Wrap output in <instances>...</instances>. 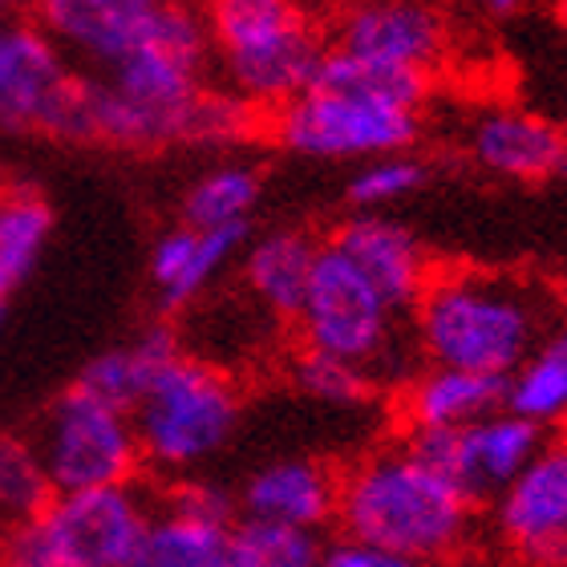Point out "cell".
<instances>
[{"label":"cell","mask_w":567,"mask_h":567,"mask_svg":"<svg viewBox=\"0 0 567 567\" xmlns=\"http://www.w3.org/2000/svg\"><path fill=\"white\" fill-rule=\"evenodd\" d=\"M248 227H227V231H199V227L175 224L154 239L151 248V288L163 300V308H183L195 296L212 288V280L244 251Z\"/></svg>","instance_id":"obj_18"},{"label":"cell","mask_w":567,"mask_h":567,"mask_svg":"<svg viewBox=\"0 0 567 567\" xmlns=\"http://www.w3.org/2000/svg\"><path fill=\"white\" fill-rule=\"evenodd\" d=\"M495 532L527 567H567V442H544L532 466L491 503Z\"/></svg>","instance_id":"obj_12"},{"label":"cell","mask_w":567,"mask_h":567,"mask_svg":"<svg viewBox=\"0 0 567 567\" xmlns=\"http://www.w3.org/2000/svg\"><path fill=\"white\" fill-rule=\"evenodd\" d=\"M212 61L244 106L280 110L317 78L324 37L305 9L284 0H224L207 12Z\"/></svg>","instance_id":"obj_3"},{"label":"cell","mask_w":567,"mask_h":567,"mask_svg":"<svg viewBox=\"0 0 567 567\" xmlns=\"http://www.w3.org/2000/svg\"><path fill=\"white\" fill-rule=\"evenodd\" d=\"M462 142L474 163L498 178L547 183L567 171V126L532 110H483Z\"/></svg>","instance_id":"obj_16"},{"label":"cell","mask_w":567,"mask_h":567,"mask_svg":"<svg viewBox=\"0 0 567 567\" xmlns=\"http://www.w3.org/2000/svg\"><path fill=\"white\" fill-rule=\"evenodd\" d=\"M329 248L341 251L344 260L365 276L369 288H373L398 317H402V312H414V305L425 292V284L434 280L422 239L405 224L390 219L385 212L349 215V219L332 231Z\"/></svg>","instance_id":"obj_15"},{"label":"cell","mask_w":567,"mask_h":567,"mask_svg":"<svg viewBox=\"0 0 567 567\" xmlns=\"http://www.w3.org/2000/svg\"><path fill=\"white\" fill-rule=\"evenodd\" d=\"M0 567H49V559L41 556V547L33 544L29 527H12L9 539H4V556Z\"/></svg>","instance_id":"obj_31"},{"label":"cell","mask_w":567,"mask_h":567,"mask_svg":"<svg viewBox=\"0 0 567 567\" xmlns=\"http://www.w3.org/2000/svg\"><path fill=\"white\" fill-rule=\"evenodd\" d=\"M33 450L53 495L131 486L142 466L134 422L118 405L97 402L82 385H70L41 417Z\"/></svg>","instance_id":"obj_6"},{"label":"cell","mask_w":567,"mask_h":567,"mask_svg":"<svg viewBox=\"0 0 567 567\" xmlns=\"http://www.w3.org/2000/svg\"><path fill=\"white\" fill-rule=\"evenodd\" d=\"M85 73L37 21L0 24V131L82 142Z\"/></svg>","instance_id":"obj_7"},{"label":"cell","mask_w":567,"mask_h":567,"mask_svg":"<svg viewBox=\"0 0 567 567\" xmlns=\"http://www.w3.org/2000/svg\"><path fill=\"white\" fill-rule=\"evenodd\" d=\"M320 535L251 519H236L231 527V567H320Z\"/></svg>","instance_id":"obj_27"},{"label":"cell","mask_w":567,"mask_h":567,"mask_svg":"<svg viewBox=\"0 0 567 567\" xmlns=\"http://www.w3.org/2000/svg\"><path fill=\"white\" fill-rule=\"evenodd\" d=\"M183 353L171 329H146L134 341L114 344L106 353H97L90 365L82 369V378L73 385H82L85 393H94L97 402L118 405L131 414L138 398L151 390V381L158 378V369H166Z\"/></svg>","instance_id":"obj_20"},{"label":"cell","mask_w":567,"mask_h":567,"mask_svg":"<svg viewBox=\"0 0 567 567\" xmlns=\"http://www.w3.org/2000/svg\"><path fill=\"white\" fill-rule=\"evenodd\" d=\"M53 236V207L33 187H9L0 203V292L12 296L41 264Z\"/></svg>","instance_id":"obj_23"},{"label":"cell","mask_w":567,"mask_h":567,"mask_svg":"<svg viewBox=\"0 0 567 567\" xmlns=\"http://www.w3.org/2000/svg\"><path fill=\"white\" fill-rule=\"evenodd\" d=\"M312 85H317V90H332V94L365 97V102L417 110V114H422L430 78H422V73H405V70H390V65H378V61L349 58V53L329 49V41H324V58H320Z\"/></svg>","instance_id":"obj_25"},{"label":"cell","mask_w":567,"mask_h":567,"mask_svg":"<svg viewBox=\"0 0 567 567\" xmlns=\"http://www.w3.org/2000/svg\"><path fill=\"white\" fill-rule=\"evenodd\" d=\"M474 503L410 442L373 450L341 478L337 523L344 539L414 564L454 556L471 535Z\"/></svg>","instance_id":"obj_2"},{"label":"cell","mask_w":567,"mask_h":567,"mask_svg":"<svg viewBox=\"0 0 567 567\" xmlns=\"http://www.w3.org/2000/svg\"><path fill=\"white\" fill-rule=\"evenodd\" d=\"M503 398H507V381L425 365L405 381L402 414L410 422V434H446L498 414Z\"/></svg>","instance_id":"obj_19"},{"label":"cell","mask_w":567,"mask_h":567,"mask_svg":"<svg viewBox=\"0 0 567 567\" xmlns=\"http://www.w3.org/2000/svg\"><path fill=\"white\" fill-rule=\"evenodd\" d=\"M430 178V166L417 158V154H385V158H373V163H361L349 175V187H344V199L353 203L357 212H381L390 203L410 199L417 187Z\"/></svg>","instance_id":"obj_28"},{"label":"cell","mask_w":567,"mask_h":567,"mask_svg":"<svg viewBox=\"0 0 567 567\" xmlns=\"http://www.w3.org/2000/svg\"><path fill=\"white\" fill-rule=\"evenodd\" d=\"M329 49L430 78V70L446 53V21L437 9L414 4V0L357 4V9L337 17Z\"/></svg>","instance_id":"obj_14"},{"label":"cell","mask_w":567,"mask_h":567,"mask_svg":"<svg viewBox=\"0 0 567 567\" xmlns=\"http://www.w3.org/2000/svg\"><path fill=\"white\" fill-rule=\"evenodd\" d=\"M544 280L491 268H454L425 284L414 305V337L425 365L507 381L559 329Z\"/></svg>","instance_id":"obj_1"},{"label":"cell","mask_w":567,"mask_h":567,"mask_svg":"<svg viewBox=\"0 0 567 567\" xmlns=\"http://www.w3.org/2000/svg\"><path fill=\"white\" fill-rule=\"evenodd\" d=\"M292 381L308 402L337 405V410L361 405L369 398V390H373V378H365L361 369L332 361V357L308 353V349H300V357L292 361Z\"/></svg>","instance_id":"obj_29"},{"label":"cell","mask_w":567,"mask_h":567,"mask_svg":"<svg viewBox=\"0 0 567 567\" xmlns=\"http://www.w3.org/2000/svg\"><path fill=\"white\" fill-rule=\"evenodd\" d=\"M292 320L308 353L344 361L365 378L398 365V312L329 244H320Z\"/></svg>","instance_id":"obj_5"},{"label":"cell","mask_w":567,"mask_h":567,"mask_svg":"<svg viewBox=\"0 0 567 567\" xmlns=\"http://www.w3.org/2000/svg\"><path fill=\"white\" fill-rule=\"evenodd\" d=\"M142 462L163 474H187L215 458L239 425V390L227 373L178 353L131 410Z\"/></svg>","instance_id":"obj_4"},{"label":"cell","mask_w":567,"mask_h":567,"mask_svg":"<svg viewBox=\"0 0 567 567\" xmlns=\"http://www.w3.org/2000/svg\"><path fill=\"white\" fill-rule=\"evenodd\" d=\"M4 308H9V296L0 292V324H4Z\"/></svg>","instance_id":"obj_32"},{"label":"cell","mask_w":567,"mask_h":567,"mask_svg":"<svg viewBox=\"0 0 567 567\" xmlns=\"http://www.w3.org/2000/svg\"><path fill=\"white\" fill-rule=\"evenodd\" d=\"M320 567H422L414 559L393 556V551H381V547L357 544V539H337V544H324V556Z\"/></svg>","instance_id":"obj_30"},{"label":"cell","mask_w":567,"mask_h":567,"mask_svg":"<svg viewBox=\"0 0 567 567\" xmlns=\"http://www.w3.org/2000/svg\"><path fill=\"white\" fill-rule=\"evenodd\" d=\"M236 498L212 483H178L154 507L131 567H231Z\"/></svg>","instance_id":"obj_13"},{"label":"cell","mask_w":567,"mask_h":567,"mask_svg":"<svg viewBox=\"0 0 567 567\" xmlns=\"http://www.w3.org/2000/svg\"><path fill=\"white\" fill-rule=\"evenodd\" d=\"M187 12L190 9L166 0H49L41 4L37 24L58 41L65 58L106 73L175 33Z\"/></svg>","instance_id":"obj_10"},{"label":"cell","mask_w":567,"mask_h":567,"mask_svg":"<svg viewBox=\"0 0 567 567\" xmlns=\"http://www.w3.org/2000/svg\"><path fill=\"white\" fill-rule=\"evenodd\" d=\"M341 478L317 458H276L239 486L236 515L251 523H272L288 532L317 535L337 523Z\"/></svg>","instance_id":"obj_17"},{"label":"cell","mask_w":567,"mask_h":567,"mask_svg":"<svg viewBox=\"0 0 567 567\" xmlns=\"http://www.w3.org/2000/svg\"><path fill=\"white\" fill-rule=\"evenodd\" d=\"M49 498H53V486L33 442L4 434L0 437V519L9 523V532L24 527L49 507Z\"/></svg>","instance_id":"obj_26"},{"label":"cell","mask_w":567,"mask_h":567,"mask_svg":"<svg viewBox=\"0 0 567 567\" xmlns=\"http://www.w3.org/2000/svg\"><path fill=\"white\" fill-rule=\"evenodd\" d=\"M0 24H4V17H0Z\"/></svg>","instance_id":"obj_34"},{"label":"cell","mask_w":567,"mask_h":567,"mask_svg":"<svg viewBox=\"0 0 567 567\" xmlns=\"http://www.w3.org/2000/svg\"><path fill=\"white\" fill-rule=\"evenodd\" d=\"M4 195H9V183H4V178H0V203H4Z\"/></svg>","instance_id":"obj_33"},{"label":"cell","mask_w":567,"mask_h":567,"mask_svg":"<svg viewBox=\"0 0 567 567\" xmlns=\"http://www.w3.org/2000/svg\"><path fill=\"white\" fill-rule=\"evenodd\" d=\"M264 195V175L248 163H219L203 171L183 195V224L199 231L248 227L251 207Z\"/></svg>","instance_id":"obj_24"},{"label":"cell","mask_w":567,"mask_h":567,"mask_svg":"<svg viewBox=\"0 0 567 567\" xmlns=\"http://www.w3.org/2000/svg\"><path fill=\"white\" fill-rule=\"evenodd\" d=\"M503 410L539 430L567 422V320L507 378Z\"/></svg>","instance_id":"obj_22"},{"label":"cell","mask_w":567,"mask_h":567,"mask_svg":"<svg viewBox=\"0 0 567 567\" xmlns=\"http://www.w3.org/2000/svg\"><path fill=\"white\" fill-rule=\"evenodd\" d=\"M151 519L154 507L131 483L53 495L49 507L24 527L49 567H131Z\"/></svg>","instance_id":"obj_9"},{"label":"cell","mask_w":567,"mask_h":567,"mask_svg":"<svg viewBox=\"0 0 567 567\" xmlns=\"http://www.w3.org/2000/svg\"><path fill=\"white\" fill-rule=\"evenodd\" d=\"M317 251H320V244H312V236L292 231V227L268 231L264 239H256V244L244 251V280H248L251 296H256L268 312L292 320L300 300H305Z\"/></svg>","instance_id":"obj_21"},{"label":"cell","mask_w":567,"mask_h":567,"mask_svg":"<svg viewBox=\"0 0 567 567\" xmlns=\"http://www.w3.org/2000/svg\"><path fill=\"white\" fill-rule=\"evenodd\" d=\"M544 442L547 434L539 425L523 422L507 410L446 434H410V446L446 474L471 503H495L532 466Z\"/></svg>","instance_id":"obj_11"},{"label":"cell","mask_w":567,"mask_h":567,"mask_svg":"<svg viewBox=\"0 0 567 567\" xmlns=\"http://www.w3.org/2000/svg\"><path fill=\"white\" fill-rule=\"evenodd\" d=\"M417 110L381 106L365 97L332 94L308 85L305 94L276 110L272 134L284 151L324 163H373L385 154H405L417 142Z\"/></svg>","instance_id":"obj_8"}]
</instances>
